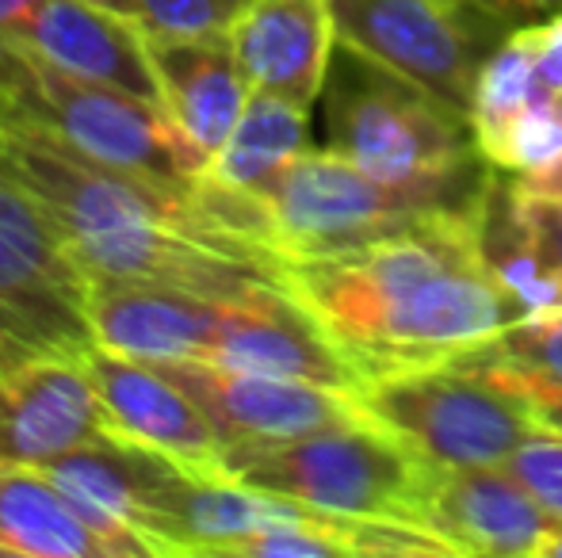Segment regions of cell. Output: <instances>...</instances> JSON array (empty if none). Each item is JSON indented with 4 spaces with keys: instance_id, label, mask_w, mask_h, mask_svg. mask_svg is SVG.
<instances>
[{
    "instance_id": "6da1fadb",
    "label": "cell",
    "mask_w": 562,
    "mask_h": 558,
    "mask_svg": "<svg viewBox=\"0 0 562 558\" xmlns=\"http://www.w3.org/2000/svg\"><path fill=\"white\" fill-rule=\"evenodd\" d=\"M482 215L486 203L345 253L288 261L283 280L363 383L448 364L525 314L482 257Z\"/></svg>"
},
{
    "instance_id": "7a4b0ae2",
    "label": "cell",
    "mask_w": 562,
    "mask_h": 558,
    "mask_svg": "<svg viewBox=\"0 0 562 558\" xmlns=\"http://www.w3.org/2000/svg\"><path fill=\"white\" fill-rule=\"evenodd\" d=\"M0 157L50 210L92 280L169 283L218 298L283 280L280 257L211 215L203 180L192 192L157 184L12 119H0Z\"/></svg>"
},
{
    "instance_id": "3957f363",
    "label": "cell",
    "mask_w": 562,
    "mask_h": 558,
    "mask_svg": "<svg viewBox=\"0 0 562 558\" xmlns=\"http://www.w3.org/2000/svg\"><path fill=\"white\" fill-rule=\"evenodd\" d=\"M494 180V164L463 176L386 180L329 146H311L265 195L272 249L283 264L345 253L429 218L482 207Z\"/></svg>"
},
{
    "instance_id": "277c9868",
    "label": "cell",
    "mask_w": 562,
    "mask_h": 558,
    "mask_svg": "<svg viewBox=\"0 0 562 558\" xmlns=\"http://www.w3.org/2000/svg\"><path fill=\"white\" fill-rule=\"evenodd\" d=\"M0 119L43 130L92 161L184 192L207 172V157L180 135L157 100L74 77L12 38H0Z\"/></svg>"
},
{
    "instance_id": "5b68a950",
    "label": "cell",
    "mask_w": 562,
    "mask_h": 558,
    "mask_svg": "<svg viewBox=\"0 0 562 558\" xmlns=\"http://www.w3.org/2000/svg\"><path fill=\"white\" fill-rule=\"evenodd\" d=\"M432 467L437 463L422 459L391 429L360 418L276 444L223 447L218 475L322 513L422 524V498Z\"/></svg>"
},
{
    "instance_id": "8992f818",
    "label": "cell",
    "mask_w": 562,
    "mask_h": 558,
    "mask_svg": "<svg viewBox=\"0 0 562 558\" xmlns=\"http://www.w3.org/2000/svg\"><path fill=\"white\" fill-rule=\"evenodd\" d=\"M322 104L326 146L375 176L432 180L490 164L467 115L340 43Z\"/></svg>"
},
{
    "instance_id": "52a82bcc",
    "label": "cell",
    "mask_w": 562,
    "mask_h": 558,
    "mask_svg": "<svg viewBox=\"0 0 562 558\" xmlns=\"http://www.w3.org/2000/svg\"><path fill=\"white\" fill-rule=\"evenodd\" d=\"M89 291L66 234L0 157V367L97 349Z\"/></svg>"
},
{
    "instance_id": "ba28073f",
    "label": "cell",
    "mask_w": 562,
    "mask_h": 558,
    "mask_svg": "<svg viewBox=\"0 0 562 558\" xmlns=\"http://www.w3.org/2000/svg\"><path fill=\"white\" fill-rule=\"evenodd\" d=\"M356 398L371 421L437 467H505L536 429L513 390L463 360L383 375Z\"/></svg>"
},
{
    "instance_id": "9c48e42d",
    "label": "cell",
    "mask_w": 562,
    "mask_h": 558,
    "mask_svg": "<svg viewBox=\"0 0 562 558\" xmlns=\"http://www.w3.org/2000/svg\"><path fill=\"white\" fill-rule=\"evenodd\" d=\"M337 43L471 119L486 58L520 27L459 0H329Z\"/></svg>"
},
{
    "instance_id": "30bf717a",
    "label": "cell",
    "mask_w": 562,
    "mask_h": 558,
    "mask_svg": "<svg viewBox=\"0 0 562 558\" xmlns=\"http://www.w3.org/2000/svg\"><path fill=\"white\" fill-rule=\"evenodd\" d=\"M207 364L318 383L345 395L363 390V375L352 367V360L337 349L311 306L283 280L252 283L241 295L226 298Z\"/></svg>"
},
{
    "instance_id": "8fae6325",
    "label": "cell",
    "mask_w": 562,
    "mask_h": 558,
    "mask_svg": "<svg viewBox=\"0 0 562 558\" xmlns=\"http://www.w3.org/2000/svg\"><path fill=\"white\" fill-rule=\"evenodd\" d=\"M161 367L200 402V410L223 436V447L276 444V440H295L329 424L368 418L356 395L318 387V383L234 372L207 360H180Z\"/></svg>"
},
{
    "instance_id": "7c38bea8",
    "label": "cell",
    "mask_w": 562,
    "mask_h": 558,
    "mask_svg": "<svg viewBox=\"0 0 562 558\" xmlns=\"http://www.w3.org/2000/svg\"><path fill=\"white\" fill-rule=\"evenodd\" d=\"M112 436L85 356H35L0 367V463L46 467Z\"/></svg>"
},
{
    "instance_id": "4fadbf2b",
    "label": "cell",
    "mask_w": 562,
    "mask_h": 558,
    "mask_svg": "<svg viewBox=\"0 0 562 558\" xmlns=\"http://www.w3.org/2000/svg\"><path fill=\"white\" fill-rule=\"evenodd\" d=\"M85 372L97 387L112 436L165 452L203 475H218L223 436L200 402L161 364H146L97 344L85 352Z\"/></svg>"
},
{
    "instance_id": "5bb4252c",
    "label": "cell",
    "mask_w": 562,
    "mask_h": 558,
    "mask_svg": "<svg viewBox=\"0 0 562 558\" xmlns=\"http://www.w3.org/2000/svg\"><path fill=\"white\" fill-rule=\"evenodd\" d=\"M422 524L456 558H540L559 524L505 467H432Z\"/></svg>"
},
{
    "instance_id": "9a60e30c",
    "label": "cell",
    "mask_w": 562,
    "mask_h": 558,
    "mask_svg": "<svg viewBox=\"0 0 562 558\" xmlns=\"http://www.w3.org/2000/svg\"><path fill=\"white\" fill-rule=\"evenodd\" d=\"M184 467L180 459L154 447L104 436L46 463V475L61 486L74 509L108 539L115 558H154L142 539V521L169 475Z\"/></svg>"
},
{
    "instance_id": "2e32d148",
    "label": "cell",
    "mask_w": 562,
    "mask_h": 558,
    "mask_svg": "<svg viewBox=\"0 0 562 558\" xmlns=\"http://www.w3.org/2000/svg\"><path fill=\"white\" fill-rule=\"evenodd\" d=\"M226 298L169 283L92 280L89 321L97 344L146 364L207 360Z\"/></svg>"
},
{
    "instance_id": "e0dca14e",
    "label": "cell",
    "mask_w": 562,
    "mask_h": 558,
    "mask_svg": "<svg viewBox=\"0 0 562 558\" xmlns=\"http://www.w3.org/2000/svg\"><path fill=\"white\" fill-rule=\"evenodd\" d=\"M12 43L27 46L31 54L74 77L161 104L149 35L131 15L92 0H38L35 15Z\"/></svg>"
},
{
    "instance_id": "ac0fdd59",
    "label": "cell",
    "mask_w": 562,
    "mask_h": 558,
    "mask_svg": "<svg viewBox=\"0 0 562 558\" xmlns=\"http://www.w3.org/2000/svg\"><path fill=\"white\" fill-rule=\"evenodd\" d=\"M237 66L257 92L314 107L337 50L329 0H249L229 27Z\"/></svg>"
},
{
    "instance_id": "d6986e66",
    "label": "cell",
    "mask_w": 562,
    "mask_h": 558,
    "mask_svg": "<svg viewBox=\"0 0 562 558\" xmlns=\"http://www.w3.org/2000/svg\"><path fill=\"white\" fill-rule=\"evenodd\" d=\"M161 107L177 130L203 157L218 153L234 135L237 119L252 96L249 77L237 66V54L226 35L218 38H154L149 35Z\"/></svg>"
},
{
    "instance_id": "ffe728a7",
    "label": "cell",
    "mask_w": 562,
    "mask_h": 558,
    "mask_svg": "<svg viewBox=\"0 0 562 558\" xmlns=\"http://www.w3.org/2000/svg\"><path fill=\"white\" fill-rule=\"evenodd\" d=\"M0 555L115 558L108 539L74 509L43 467L0 463Z\"/></svg>"
},
{
    "instance_id": "44dd1931",
    "label": "cell",
    "mask_w": 562,
    "mask_h": 558,
    "mask_svg": "<svg viewBox=\"0 0 562 558\" xmlns=\"http://www.w3.org/2000/svg\"><path fill=\"white\" fill-rule=\"evenodd\" d=\"M311 146V107L252 89L234 135L211 157L207 176L223 187L265 200L276 180Z\"/></svg>"
},
{
    "instance_id": "7402d4cb",
    "label": "cell",
    "mask_w": 562,
    "mask_h": 558,
    "mask_svg": "<svg viewBox=\"0 0 562 558\" xmlns=\"http://www.w3.org/2000/svg\"><path fill=\"white\" fill-rule=\"evenodd\" d=\"M456 360L490 367V372L528 375V379H562V310L520 314L486 344Z\"/></svg>"
},
{
    "instance_id": "603a6c76",
    "label": "cell",
    "mask_w": 562,
    "mask_h": 558,
    "mask_svg": "<svg viewBox=\"0 0 562 558\" xmlns=\"http://www.w3.org/2000/svg\"><path fill=\"white\" fill-rule=\"evenodd\" d=\"M249 0H138V23L154 38L229 35Z\"/></svg>"
},
{
    "instance_id": "cb8c5ba5",
    "label": "cell",
    "mask_w": 562,
    "mask_h": 558,
    "mask_svg": "<svg viewBox=\"0 0 562 558\" xmlns=\"http://www.w3.org/2000/svg\"><path fill=\"white\" fill-rule=\"evenodd\" d=\"M505 470L543 505L562 528V432L536 424L528 440L505 459Z\"/></svg>"
},
{
    "instance_id": "d4e9b609",
    "label": "cell",
    "mask_w": 562,
    "mask_h": 558,
    "mask_svg": "<svg viewBox=\"0 0 562 558\" xmlns=\"http://www.w3.org/2000/svg\"><path fill=\"white\" fill-rule=\"evenodd\" d=\"M505 192H509L513 215L520 218V226L532 234V241L548 253V261L562 269V200L559 195L520 192L509 176H505Z\"/></svg>"
},
{
    "instance_id": "484cf974",
    "label": "cell",
    "mask_w": 562,
    "mask_h": 558,
    "mask_svg": "<svg viewBox=\"0 0 562 558\" xmlns=\"http://www.w3.org/2000/svg\"><path fill=\"white\" fill-rule=\"evenodd\" d=\"M479 372H486L494 383H502L505 390H513V395L525 402V410L532 413V421L540 424V429L562 432V379H528V375L490 372V367H479Z\"/></svg>"
},
{
    "instance_id": "4316f807",
    "label": "cell",
    "mask_w": 562,
    "mask_h": 558,
    "mask_svg": "<svg viewBox=\"0 0 562 558\" xmlns=\"http://www.w3.org/2000/svg\"><path fill=\"white\" fill-rule=\"evenodd\" d=\"M520 31H525V43L528 54H532L540 84L548 92H555V96H562V12L520 23Z\"/></svg>"
},
{
    "instance_id": "83f0119b",
    "label": "cell",
    "mask_w": 562,
    "mask_h": 558,
    "mask_svg": "<svg viewBox=\"0 0 562 558\" xmlns=\"http://www.w3.org/2000/svg\"><path fill=\"white\" fill-rule=\"evenodd\" d=\"M505 176H509V172H505ZM509 180L520 187V192H532V195H559V200H562V153H559L551 164H543V169L513 172Z\"/></svg>"
},
{
    "instance_id": "f1b7e54d",
    "label": "cell",
    "mask_w": 562,
    "mask_h": 558,
    "mask_svg": "<svg viewBox=\"0 0 562 558\" xmlns=\"http://www.w3.org/2000/svg\"><path fill=\"white\" fill-rule=\"evenodd\" d=\"M35 8L38 0H0V38H20Z\"/></svg>"
},
{
    "instance_id": "f546056e",
    "label": "cell",
    "mask_w": 562,
    "mask_h": 558,
    "mask_svg": "<svg viewBox=\"0 0 562 558\" xmlns=\"http://www.w3.org/2000/svg\"><path fill=\"white\" fill-rule=\"evenodd\" d=\"M459 4H474V8H486L494 15H505V20H517V23H528L532 15L517 4V0H459Z\"/></svg>"
},
{
    "instance_id": "4dcf8cb0",
    "label": "cell",
    "mask_w": 562,
    "mask_h": 558,
    "mask_svg": "<svg viewBox=\"0 0 562 558\" xmlns=\"http://www.w3.org/2000/svg\"><path fill=\"white\" fill-rule=\"evenodd\" d=\"M520 8H525L528 15H555V12H562V0H517Z\"/></svg>"
},
{
    "instance_id": "1f68e13d",
    "label": "cell",
    "mask_w": 562,
    "mask_h": 558,
    "mask_svg": "<svg viewBox=\"0 0 562 558\" xmlns=\"http://www.w3.org/2000/svg\"><path fill=\"white\" fill-rule=\"evenodd\" d=\"M92 4L112 8V12H119V15H131V20H138V0H92Z\"/></svg>"
},
{
    "instance_id": "d6a6232c",
    "label": "cell",
    "mask_w": 562,
    "mask_h": 558,
    "mask_svg": "<svg viewBox=\"0 0 562 558\" xmlns=\"http://www.w3.org/2000/svg\"><path fill=\"white\" fill-rule=\"evenodd\" d=\"M540 558H562V528H559V532H551V536H548V544H543Z\"/></svg>"
}]
</instances>
